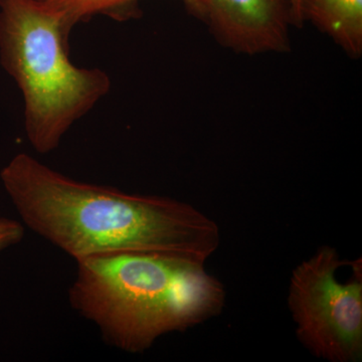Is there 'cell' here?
I'll use <instances>...</instances> for the list:
<instances>
[{"label":"cell","mask_w":362,"mask_h":362,"mask_svg":"<svg viewBox=\"0 0 362 362\" xmlns=\"http://www.w3.org/2000/svg\"><path fill=\"white\" fill-rule=\"evenodd\" d=\"M76 262L71 307L99 328L107 344L129 354L218 316L225 306L223 284L197 259L118 252Z\"/></svg>","instance_id":"obj_2"},{"label":"cell","mask_w":362,"mask_h":362,"mask_svg":"<svg viewBox=\"0 0 362 362\" xmlns=\"http://www.w3.org/2000/svg\"><path fill=\"white\" fill-rule=\"evenodd\" d=\"M199 13L221 42L256 54L284 52L294 25L290 0H197Z\"/></svg>","instance_id":"obj_5"},{"label":"cell","mask_w":362,"mask_h":362,"mask_svg":"<svg viewBox=\"0 0 362 362\" xmlns=\"http://www.w3.org/2000/svg\"><path fill=\"white\" fill-rule=\"evenodd\" d=\"M69 35L61 14L40 0H0V63L21 90L25 134L42 154L110 90L105 71L71 63Z\"/></svg>","instance_id":"obj_3"},{"label":"cell","mask_w":362,"mask_h":362,"mask_svg":"<svg viewBox=\"0 0 362 362\" xmlns=\"http://www.w3.org/2000/svg\"><path fill=\"white\" fill-rule=\"evenodd\" d=\"M0 180L23 226L76 261L142 252L206 263L221 245L216 221L192 204L73 180L26 153Z\"/></svg>","instance_id":"obj_1"},{"label":"cell","mask_w":362,"mask_h":362,"mask_svg":"<svg viewBox=\"0 0 362 362\" xmlns=\"http://www.w3.org/2000/svg\"><path fill=\"white\" fill-rule=\"evenodd\" d=\"M344 264L334 247H320L293 270L288 306L302 344L319 358L358 362L362 358V269L340 283Z\"/></svg>","instance_id":"obj_4"},{"label":"cell","mask_w":362,"mask_h":362,"mask_svg":"<svg viewBox=\"0 0 362 362\" xmlns=\"http://www.w3.org/2000/svg\"><path fill=\"white\" fill-rule=\"evenodd\" d=\"M290 2H291L294 25H301L303 23V21H302L301 14H300L299 0H290Z\"/></svg>","instance_id":"obj_9"},{"label":"cell","mask_w":362,"mask_h":362,"mask_svg":"<svg viewBox=\"0 0 362 362\" xmlns=\"http://www.w3.org/2000/svg\"><path fill=\"white\" fill-rule=\"evenodd\" d=\"M47 6L61 14L66 30L71 28L78 21L98 13L113 14L121 13L129 8L138 0H40ZM190 13L197 16L199 4L197 0H182Z\"/></svg>","instance_id":"obj_7"},{"label":"cell","mask_w":362,"mask_h":362,"mask_svg":"<svg viewBox=\"0 0 362 362\" xmlns=\"http://www.w3.org/2000/svg\"><path fill=\"white\" fill-rule=\"evenodd\" d=\"M302 21L309 20L344 51H362V0H299Z\"/></svg>","instance_id":"obj_6"},{"label":"cell","mask_w":362,"mask_h":362,"mask_svg":"<svg viewBox=\"0 0 362 362\" xmlns=\"http://www.w3.org/2000/svg\"><path fill=\"white\" fill-rule=\"evenodd\" d=\"M25 233L23 223L0 216V252L20 244Z\"/></svg>","instance_id":"obj_8"}]
</instances>
